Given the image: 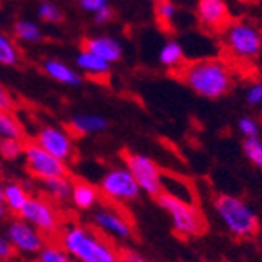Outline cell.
<instances>
[{"label":"cell","instance_id":"12","mask_svg":"<svg viewBox=\"0 0 262 262\" xmlns=\"http://www.w3.org/2000/svg\"><path fill=\"white\" fill-rule=\"evenodd\" d=\"M19 217L33 225L44 235L57 232L60 225L58 213L54 209V206L49 201L38 196H30L27 204L20 210Z\"/></svg>","mask_w":262,"mask_h":262},{"label":"cell","instance_id":"27","mask_svg":"<svg viewBox=\"0 0 262 262\" xmlns=\"http://www.w3.org/2000/svg\"><path fill=\"white\" fill-rule=\"evenodd\" d=\"M0 154L7 160H16L24 156V141L14 138H0Z\"/></svg>","mask_w":262,"mask_h":262},{"label":"cell","instance_id":"6","mask_svg":"<svg viewBox=\"0 0 262 262\" xmlns=\"http://www.w3.org/2000/svg\"><path fill=\"white\" fill-rule=\"evenodd\" d=\"M91 228L112 242H127L134 237V225L118 204H98L91 210Z\"/></svg>","mask_w":262,"mask_h":262},{"label":"cell","instance_id":"34","mask_svg":"<svg viewBox=\"0 0 262 262\" xmlns=\"http://www.w3.org/2000/svg\"><path fill=\"white\" fill-rule=\"evenodd\" d=\"M120 262H149V260L134 250H123L120 253Z\"/></svg>","mask_w":262,"mask_h":262},{"label":"cell","instance_id":"38","mask_svg":"<svg viewBox=\"0 0 262 262\" xmlns=\"http://www.w3.org/2000/svg\"><path fill=\"white\" fill-rule=\"evenodd\" d=\"M154 2H156V4H159V2H165V0H154Z\"/></svg>","mask_w":262,"mask_h":262},{"label":"cell","instance_id":"20","mask_svg":"<svg viewBox=\"0 0 262 262\" xmlns=\"http://www.w3.org/2000/svg\"><path fill=\"white\" fill-rule=\"evenodd\" d=\"M159 61L171 71L179 69L185 63L182 46L178 41H168L159 52Z\"/></svg>","mask_w":262,"mask_h":262},{"label":"cell","instance_id":"23","mask_svg":"<svg viewBox=\"0 0 262 262\" xmlns=\"http://www.w3.org/2000/svg\"><path fill=\"white\" fill-rule=\"evenodd\" d=\"M14 35L26 42H39L42 39V32L32 20H17L14 24Z\"/></svg>","mask_w":262,"mask_h":262},{"label":"cell","instance_id":"1","mask_svg":"<svg viewBox=\"0 0 262 262\" xmlns=\"http://www.w3.org/2000/svg\"><path fill=\"white\" fill-rule=\"evenodd\" d=\"M174 74L198 96L219 99L231 91L235 82V69L225 58H203L184 63Z\"/></svg>","mask_w":262,"mask_h":262},{"label":"cell","instance_id":"11","mask_svg":"<svg viewBox=\"0 0 262 262\" xmlns=\"http://www.w3.org/2000/svg\"><path fill=\"white\" fill-rule=\"evenodd\" d=\"M35 143L46 152H49L51 156L64 163L73 160L76 152L73 135L69 134V130L55 126H46L39 129L35 137Z\"/></svg>","mask_w":262,"mask_h":262},{"label":"cell","instance_id":"35","mask_svg":"<svg viewBox=\"0 0 262 262\" xmlns=\"http://www.w3.org/2000/svg\"><path fill=\"white\" fill-rule=\"evenodd\" d=\"M14 107V102L11 99V96L8 94V91L0 85V110H5V112H11Z\"/></svg>","mask_w":262,"mask_h":262},{"label":"cell","instance_id":"9","mask_svg":"<svg viewBox=\"0 0 262 262\" xmlns=\"http://www.w3.org/2000/svg\"><path fill=\"white\" fill-rule=\"evenodd\" d=\"M24 159H26L27 170L39 181L68 176L66 163L46 152L35 141L24 143Z\"/></svg>","mask_w":262,"mask_h":262},{"label":"cell","instance_id":"29","mask_svg":"<svg viewBox=\"0 0 262 262\" xmlns=\"http://www.w3.org/2000/svg\"><path fill=\"white\" fill-rule=\"evenodd\" d=\"M38 14L39 17L44 20V22H52V24H57V22H61L63 20V13L61 10L51 4V2H42L39 4L38 7Z\"/></svg>","mask_w":262,"mask_h":262},{"label":"cell","instance_id":"36","mask_svg":"<svg viewBox=\"0 0 262 262\" xmlns=\"http://www.w3.org/2000/svg\"><path fill=\"white\" fill-rule=\"evenodd\" d=\"M112 17H113V10L110 7H104L99 11L94 13V22L96 24H105L112 20Z\"/></svg>","mask_w":262,"mask_h":262},{"label":"cell","instance_id":"13","mask_svg":"<svg viewBox=\"0 0 262 262\" xmlns=\"http://www.w3.org/2000/svg\"><path fill=\"white\" fill-rule=\"evenodd\" d=\"M196 17L201 29L213 35H220L231 22L229 8L225 0H198Z\"/></svg>","mask_w":262,"mask_h":262},{"label":"cell","instance_id":"21","mask_svg":"<svg viewBox=\"0 0 262 262\" xmlns=\"http://www.w3.org/2000/svg\"><path fill=\"white\" fill-rule=\"evenodd\" d=\"M42 188L46 193L55 201H66L71 196V188H73V182L66 178H54V179H46L41 181Z\"/></svg>","mask_w":262,"mask_h":262},{"label":"cell","instance_id":"30","mask_svg":"<svg viewBox=\"0 0 262 262\" xmlns=\"http://www.w3.org/2000/svg\"><path fill=\"white\" fill-rule=\"evenodd\" d=\"M239 130L245 138H257L259 124L250 116H244L239 120Z\"/></svg>","mask_w":262,"mask_h":262},{"label":"cell","instance_id":"10","mask_svg":"<svg viewBox=\"0 0 262 262\" xmlns=\"http://www.w3.org/2000/svg\"><path fill=\"white\" fill-rule=\"evenodd\" d=\"M5 235L13 245L14 251L22 254L36 256L46 245L44 234L19 215L8 222Z\"/></svg>","mask_w":262,"mask_h":262},{"label":"cell","instance_id":"2","mask_svg":"<svg viewBox=\"0 0 262 262\" xmlns=\"http://www.w3.org/2000/svg\"><path fill=\"white\" fill-rule=\"evenodd\" d=\"M58 245L74 262H120L115 244L90 226L71 225L60 234Z\"/></svg>","mask_w":262,"mask_h":262},{"label":"cell","instance_id":"37","mask_svg":"<svg viewBox=\"0 0 262 262\" xmlns=\"http://www.w3.org/2000/svg\"><path fill=\"white\" fill-rule=\"evenodd\" d=\"M5 204H4V192H2V185H0V219H2L5 215Z\"/></svg>","mask_w":262,"mask_h":262},{"label":"cell","instance_id":"31","mask_svg":"<svg viewBox=\"0 0 262 262\" xmlns=\"http://www.w3.org/2000/svg\"><path fill=\"white\" fill-rule=\"evenodd\" d=\"M247 102L250 105H260L262 104V82L253 83L247 91Z\"/></svg>","mask_w":262,"mask_h":262},{"label":"cell","instance_id":"5","mask_svg":"<svg viewBox=\"0 0 262 262\" xmlns=\"http://www.w3.org/2000/svg\"><path fill=\"white\" fill-rule=\"evenodd\" d=\"M156 200H157L159 206L168 213L173 229L178 235L198 237L206 231L207 222L196 204L181 201V200H178L171 195H166L163 192Z\"/></svg>","mask_w":262,"mask_h":262},{"label":"cell","instance_id":"7","mask_svg":"<svg viewBox=\"0 0 262 262\" xmlns=\"http://www.w3.org/2000/svg\"><path fill=\"white\" fill-rule=\"evenodd\" d=\"M99 193L112 204H127L140 198L141 190L126 166H116L102 176Z\"/></svg>","mask_w":262,"mask_h":262},{"label":"cell","instance_id":"26","mask_svg":"<svg viewBox=\"0 0 262 262\" xmlns=\"http://www.w3.org/2000/svg\"><path fill=\"white\" fill-rule=\"evenodd\" d=\"M176 13H178V7L171 2V0H165V2L156 4V17L163 29H166L174 22Z\"/></svg>","mask_w":262,"mask_h":262},{"label":"cell","instance_id":"19","mask_svg":"<svg viewBox=\"0 0 262 262\" xmlns=\"http://www.w3.org/2000/svg\"><path fill=\"white\" fill-rule=\"evenodd\" d=\"M77 66L90 76H105L110 73V63L88 51H80L76 58Z\"/></svg>","mask_w":262,"mask_h":262},{"label":"cell","instance_id":"33","mask_svg":"<svg viewBox=\"0 0 262 262\" xmlns=\"http://www.w3.org/2000/svg\"><path fill=\"white\" fill-rule=\"evenodd\" d=\"M79 5L85 11L96 13L104 7H108V0H79Z\"/></svg>","mask_w":262,"mask_h":262},{"label":"cell","instance_id":"28","mask_svg":"<svg viewBox=\"0 0 262 262\" xmlns=\"http://www.w3.org/2000/svg\"><path fill=\"white\" fill-rule=\"evenodd\" d=\"M244 152L259 170H262V141L259 138H245Z\"/></svg>","mask_w":262,"mask_h":262},{"label":"cell","instance_id":"32","mask_svg":"<svg viewBox=\"0 0 262 262\" xmlns=\"http://www.w3.org/2000/svg\"><path fill=\"white\" fill-rule=\"evenodd\" d=\"M14 256V248L7 239L5 232H0V262L10 260Z\"/></svg>","mask_w":262,"mask_h":262},{"label":"cell","instance_id":"14","mask_svg":"<svg viewBox=\"0 0 262 262\" xmlns=\"http://www.w3.org/2000/svg\"><path fill=\"white\" fill-rule=\"evenodd\" d=\"M82 51H88L94 55L101 57L102 60L116 63L123 58V46L121 42L112 38V36H96V38H86L82 42Z\"/></svg>","mask_w":262,"mask_h":262},{"label":"cell","instance_id":"15","mask_svg":"<svg viewBox=\"0 0 262 262\" xmlns=\"http://www.w3.org/2000/svg\"><path fill=\"white\" fill-rule=\"evenodd\" d=\"M110 123L107 118L99 115H91V113H80L71 118L68 124V130L71 135H93V134H101L108 129Z\"/></svg>","mask_w":262,"mask_h":262},{"label":"cell","instance_id":"16","mask_svg":"<svg viewBox=\"0 0 262 262\" xmlns=\"http://www.w3.org/2000/svg\"><path fill=\"white\" fill-rule=\"evenodd\" d=\"M99 188L88 182H73V188H71V203L79 210H93L99 204Z\"/></svg>","mask_w":262,"mask_h":262},{"label":"cell","instance_id":"3","mask_svg":"<svg viewBox=\"0 0 262 262\" xmlns=\"http://www.w3.org/2000/svg\"><path fill=\"white\" fill-rule=\"evenodd\" d=\"M219 36L225 60L231 64L251 63L262 49V32L250 20H231Z\"/></svg>","mask_w":262,"mask_h":262},{"label":"cell","instance_id":"18","mask_svg":"<svg viewBox=\"0 0 262 262\" xmlns=\"http://www.w3.org/2000/svg\"><path fill=\"white\" fill-rule=\"evenodd\" d=\"M44 73L49 76L51 79L64 83L68 86H80L82 85V77L76 74V71H73L69 66L64 63L54 60V58H47L42 64Z\"/></svg>","mask_w":262,"mask_h":262},{"label":"cell","instance_id":"17","mask_svg":"<svg viewBox=\"0 0 262 262\" xmlns=\"http://www.w3.org/2000/svg\"><path fill=\"white\" fill-rule=\"evenodd\" d=\"M4 192V204L5 209L10 210L14 215H19L24 206L27 204L30 200V193L27 192V188L19 182H7L2 185Z\"/></svg>","mask_w":262,"mask_h":262},{"label":"cell","instance_id":"8","mask_svg":"<svg viewBox=\"0 0 262 262\" xmlns=\"http://www.w3.org/2000/svg\"><path fill=\"white\" fill-rule=\"evenodd\" d=\"M124 162L126 168L135 178L141 193L157 198L163 192V173L151 157L140 152H126Z\"/></svg>","mask_w":262,"mask_h":262},{"label":"cell","instance_id":"24","mask_svg":"<svg viewBox=\"0 0 262 262\" xmlns=\"http://www.w3.org/2000/svg\"><path fill=\"white\" fill-rule=\"evenodd\" d=\"M36 262H74L58 244H46L36 254Z\"/></svg>","mask_w":262,"mask_h":262},{"label":"cell","instance_id":"22","mask_svg":"<svg viewBox=\"0 0 262 262\" xmlns=\"http://www.w3.org/2000/svg\"><path fill=\"white\" fill-rule=\"evenodd\" d=\"M24 130L19 121L11 115V112L0 110V138L22 140Z\"/></svg>","mask_w":262,"mask_h":262},{"label":"cell","instance_id":"25","mask_svg":"<svg viewBox=\"0 0 262 262\" xmlns=\"http://www.w3.org/2000/svg\"><path fill=\"white\" fill-rule=\"evenodd\" d=\"M19 63V51L16 44L0 32V64L4 66H16Z\"/></svg>","mask_w":262,"mask_h":262},{"label":"cell","instance_id":"4","mask_svg":"<svg viewBox=\"0 0 262 262\" xmlns=\"http://www.w3.org/2000/svg\"><path fill=\"white\" fill-rule=\"evenodd\" d=\"M213 207L232 235L239 239H247L257 232L259 219L254 210L241 198L232 195H219L213 200Z\"/></svg>","mask_w":262,"mask_h":262}]
</instances>
